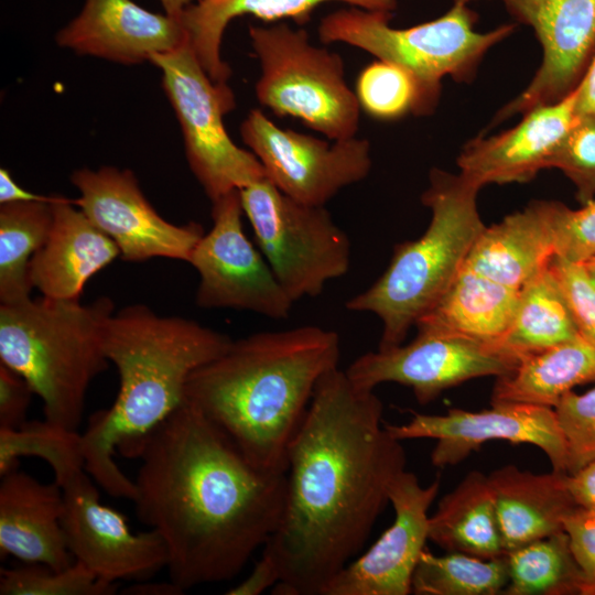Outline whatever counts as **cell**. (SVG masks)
Wrapping results in <instances>:
<instances>
[{
  "label": "cell",
  "mask_w": 595,
  "mask_h": 595,
  "mask_svg": "<svg viewBox=\"0 0 595 595\" xmlns=\"http://www.w3.org/2000/svg\"><path fill=\"white\" fill-rule=\"evenodd\" d=\"M382 412L375 390L338 367L318 381L289 447L283 516L262 550L281 575L272 594L320 595L361 551L407 465Z\"/></svg>",
  "instance_id": "obj_1"
},
{
  "label": "cell",
  "mask_w": 595,
  "mask_h": 595,
  "mask_svg": "<svg viewBox=\"0 0 595 595\" xmlns=\"http://www.w3.org/2000/svg\"><path fill=\"white\" fill-rule=\"evenodd\" d=\"M136 457V515L160 534L170 580L183 591L237 576L281 522L286 472L253 465L186 401Z\"/></svg>",
  "instance_id": "obj_2"
},
{
  "label": "cell",
  "mask_w": 595,
  "mask_h": 595,
  "mask_svg": "<svg viewBox=\"0 0 595 595\" xmlns=\"http://www.w3.org/2000/svg\"><path fill=\"white\" fill-rule=\"evenodd\" d=\"M339 358V335L321 326L253 333L194 370L185 401L253 465L286 472L289 447L314 390Z\"/></svg>",
  "instance_id": "obj_3"
},
{
  "label": "cell",
  "mask_w": 595,
  "mask_h": 595,
  "mask_svg": "<svg viewBox=\"0 0 595 595\" xmlns=\"http://www.w3.org/2000/svg\"><path fill=\"white\" fill-rule=\"evenodd\" d=\"M231 342L196 321L160 315L143 304L127 305L108 318L104 350L117 369L119 390L82 434L85 469L107 494L134 498V482L113 461L116 450L136 457L148 434L185 401L191 374Z\"/></svg>",
  "instance_id": "obj_4"
},
{
  "label": "cell",
  "mask_w": 595,
  "mask_h": 595,
  "mask_svg": "<svg viewBox=\"0 0 595 595\" xmlns=\"http://www.w3.org/2000/svg\"><path fill=\"white\" fill-rule=\"evenodd\" d=\"M115 304L29 298L0 305V363L20 374L43 401L45 420L77 431L87 390L108 367L104 331Z\"/></svg>",
  "instance_id": "obj_5"
},
{
  "label": "cell",
  "mask_w": 595,
  "mask_h": 595,
  "mask_svg": "<svg viewBox=\"0 0 595 595\" xmlns=\"http://www.w3.org/2000/svg\"><path fill=\"white\" fill-rule=\"evenodd\" d=\"M479 187L459 173L432 169L421 196L430 224L415 240L397 244L383 273L350 298L351 312L376 315L382 325L378 349L403 344L409 329L445 292L486 227L477 207Z\"/></svg>",
  "instance_id": "obj_6"
},
{
  "label": "cell",
  "mask_w": 595,
  "mask_h": 595,
  "mask_svg": "<svg viewBox=\"0 0 595 595\" xmlns=\"http://www.w3.org/2000/svg\"><path fill=\"white\" fill-rule=\"evenodd\" d=\"M391 18L357 7L339 9L322 19L318 35L324 43H345L407 69L419 86L420 116L435 110L445 77L473 82L485 55L517 26L506 23L478 32V15L464 0H453L443 15L410 28L391 26Z\"/></svg>",
  "instance_id": "obj_7"
},
{
  "label": "cell",
  "mask_w": 595,
  "mask_h": 595,
  "mask_svg": "<svg viewBox=\"0 0 595 595\" xmlns=\"http://www.w3.org/2000/svg\"><path fill=\"white\" fill-rule=\"evenodd\" d=\"M249 36L260 65L256 96L262 106L329 140L356 137L361 108L338 54L313 45L305 30L285 23L249 26Z\"/></svg>",
  "instance_id": "obj_8"
},
{
  "label": "cell",
  "mask_w": 595,
  "mask_h": 595,
  "mask_svg": "<svg viewBox=\"0 0 595 595\" xmlns=\"http://www.w3.org/2000/svg\"><path fill=\"white\" fill-rule=\"evenodd\" d=\"M239 192L258 248L294 303L348 272L351 241L325 205L295 201L267 178Z\"/></svg>",
  "instance_id": "obj_9"
},
{
  "label": "cell",
  "mask_w": 595,
  "mask_h": 595,
  "mask_svg": "<svg viewBox=\"0 0 595 595\" xmlns=\"http://www.w3.org/2000/svg\"><path fill=\"white\" fill-rule=\"evenodd\" d=\"M150 62L161 71L190 169L210 202L266 178L258 158L238 147L224 125V116L235 108L232 90L208 76L188 42Z\"/></svg>",
  "instance_id": "obj_10"
},
{
  "label": "cell",
  "mask_w": 595,
  "mask_h": 595,
  "mask_svg": "<svg viewBox=\"0 0 595 595\" xmlns=\"http://www.w3.org/2000/svg\"><path fill=\"white\" fill-rule=\"evenodd\" d=\"M47 463L62 489V526L75 561L112 583L145 581L166 567V549L155 530L132 533L120 512L100 502L80 442L64 445Z\"/></svg>",
  "instance_id": "obj_11"
},
{
  "label": "cell",
  "mask_w": 595,
  "mask_h": 595,
  "mask_svg": "<svg viewBox=\"0 0 595 595\" xmlns=\"http://www.w3.org/2000/svg\"><path fill=\"white\" fill-rule=\"evenodd\" d=\"M212 204L213 226L196 244L187 262L199 277L196 305L288 318L294 302L245 234L239 190Z\"/></svg>",
  "instance_id": "obj_12"
},
{
  "label": "cell",
  "mask_w": 595,
  "mask_h": 595,
  "mask_svg": "<svg viewBox=\"0 0 595 595\" xmlns=\"http://www.w3.org/2000/svg\"><path fill=\"white\" fill-rule=\"evenodd\" d=\"M240 134L262 164L266 178L304 204L324 206L343 188L365 180L371 170L368 140L326 141L284 129L259 109L245 118Z\"/></svg>",
  "instance_id": "obj_13"
},
{
  "label": "cell",
  "mask_w": 595,
  "mask_h": 595,
  "mask_svg": "<svg viewBox=\"0 0 595 595\" xmlns=\"http://www.w3.org/2000/svg\"><path fill=\"white\" fill-rule=\"evenodd\" d=\"M71 182L79 193L74 204L116 244L125 261L166 258L188 262L205 234L197 223L176 225L163 218L130 170L83 167L73 172Z\"/></svg>",
  "instance_id": "obj_14"
},
{
  "label": "cell",
  "mask_w": 595,
  "mask_h": 595,
  "mask_svg": "<svg viewBox=\"0 0 595 595\" xmlns=\"http://www.w3.org/2000/svg\"><path fill=\"white\" fill-rule=\"evenodd\" d=\"M483 411L450 409L443 414L413 413L402 424H386L399 441L431 439L433 466L444 468L463 462L489 441L531 444L549 458L552 469L566 473L567 450L553 408L496 402Z\"/></svg>",
  "instance_id": "obj_15"
},
{
  "label": "cell",
  "mask_w": 595,
  "mask_h": 595,
  "mask_svg": "<svg viewBox=\"0 0 595 595\" xmlns=\"http://www.w3.org/2000/svg\"><path fill=\"white\" fill-rule=\"evenodd\" d=\"M519 360L498 346L467 338L418 335L408 343L357 357L345 372L364 390L385 382L410 388L426 404L443 391L467 380L512 371Z\"/></svg>",
  "instance_id": "obj_16"
},
{
  "label": "cell",
  "mask_w": 595,
  "mask_h": 595,
  "mask_svg": "<svg viewBox=\"0 0 595 595\" xmlns=\"http://www.w3.org/2000/svg\"><path fill=\"white\" fill-rule=\"evenodd\" d=\"M497 1L518 23L533 30L542 62L528 86L497 111L490 126L562 100L578 86L595 53V0Z\"/></svg>",
  "instance_id": "obj_17"
},
{
  "label": "cell",
  "mask_w": 595,
  "mask_h": 595,
  "mask_svg": "<svg viewBox=\"0 0 595 595\" xmlns=\"http://www.w3.org/2000/svg\"><path fill=\"white\" fill-rule=\"evenodd\" d=\"M440 479L422 486L404 469L389 488L392 524L360 556L346 564L320 595H408L414 570L429 540V510Z\"/></svg>",
  "instance_id": "obj_18"
},
{
  "label": "cell",
  "mask_w": 595,
  "mask_h": 595,
  "mask_svg": "<svg viewBox=\"0 0 595 595\" xmlns=\"http://www.w3.org/2000/svg\"><path fill=\"white\" fill-rule=\"evenodd\" d=\"M577 87L562 100L534 107L515 127L478 136L459 152V174L479 188L488 184L524 183L551 160L576 118Z\"/></svg>",
  "instance_id": "obj_19"
},
{
  "label": "cell",
  "mask_w": 595,
  "mask_h": 595,
  "mask_svg": "<svg viewBox=\"0 0 595 595\" xmlns=\"http://www.w3.org/2000/svg\"><path fill=\"white\" fill-rule=\"evenodd\" d=\"M56 43L79 55L139 64L187 42L181 15L149 11L132 0H84Z\"/></svg>",
  "instance_id": "obj_20"
},
{
  "label": "cell",
  "mask_w": 595,
  "mask_h": 595,
  "mask_svg": "<svg viewBox=\"0 0 595 595\" xmlns=\"http://www.w3.org/2000/svg\"><path fill=\"white\" fill-rule=\"evenodd\" d=\"M63 494L60 485L41 483L18 467L1 475L0 551L25 563L55 570L71 566L62 526Z\"/></svg>",
  "instance_id": "obj_21"
},
{
  "label": "cell",
  "mask_w": 595,
  "mask_h": 595,
  "mask_svg": "<svg viewBox=\"0 0 595 595\" xmlns=\"http://www.w3.org/2000/svg\"><path fill=\"white\" fill-rule=\"evenodd\" d=\"M52 208L48 236L30 262V281L42 296L79 300L88 280L120 252L74 199L56 196Z\"/></svg>",
  "instance_id": "obj_22"
},
{
  "label": "cell",
  "mask_w": 595,
  "mask_h": 595,
  "mask_svg": "<svg viewBox=\"0 0 595 595\" xmlns=\"http://www.w3.org/2000/svg\"><path fill=\"white\" fill-rule=\"evenodd\" d=\"M566 474L506 465L488 475L505 553L564 531L565 519L577 508Z\"/></svg>",
  "instance_id": "obj_23"
},
{
  "label": "cell",
  "mask_w": 595,
  "mask_h": 595,
  "mask_svg": "<svg viewBox=\"0 0 595 595\" xmlns=\"http://www.w3.org/2000/svg\"><path fill=\"white\" fill-rule=\"evenodd\" d=\"M519 291L463 266L415 322L418 335L467 338L498 346L512 321Z\"/></svg>",
  "instance_id": "obj_24"
},
{
  "label": "cell",
  "mask_w": 595,
  "mask_h": 595,
  "mask_svg": "<svg viewBox=\"0 0 595 595\" xmlns=\"http://www.w3.org/2000/svg\"><path fill=\"white\" fill-rule=\"evenodd\" d=\"M554 256V242L542 201H533L522 210L485 227L464 266L520 290L544 271Z\"/></svg>",
  "instance_id": "obj_25"
},
{
  "label": "cell",
  "mask_w": 595,
  "mask_h": 595,
  "mask_svg": "<svg viewBox=\"0 0 595 595\" xmlns=\"http://www.w3.org/2000/svg\"><path fill=\"white\" fill-rule=\"evenodd\" d=\"M327 2H343L371 11L392 13L397 0H197L180 15L187 42L208 76L217 84H227L231 71L220 55V46L230 21L252 15L264 21L292 19L299 23Z\"/></svg>",
  "instance_id": "obj_26"
},
{
  "label": "cell",
  "mask_w": 595,
  "mask_h": 595,
  "mask_svg": "<svg viewBox=\"0 0 595 595\" xmlns=\"http://www.w3.org/2000/svg\"><path fill=\"white\" fill-rule=\"evenodd\" d=\"M429 540L446 552L505 555L487 475L472 470L441 498L429 518Z\"/></svg>",
  "instance_id": "obj_27"
},
{
  "label": "cell",
  "mask_w": 595,
  "mask_h": 595,
  "mask_svg": "<svg viewBox=\"0 0 595 595\" xmlns=\"http://www.w3.org/2000/svg\"><path fill=\"white\" fill-rule=\"evenodd\" d=\"M595 380V344L575 339L523 357L516 368L496 378L491 403L520 402L554 408L578 385Z\"/></svg>",
  "instance_id": "obj_28"
},
{
  "label": "cell",
  "mask_w": 595,
  "mask_h": 595,
  "mask_svg": "<svg viewBox=\"0 0 595 595\" xmlns=\"http://www.w3.org/2000/svg\"><path fill=\"white\" fill-rule=\"evenodd\" d=\"M578 336L566 301L548 267L520 289L512 321L498 347L520 361Z\"/></svg>",
  "instance_id": "obj_29"
},
{
  "label": "cell",
  "mask_w": 595,
  "mask_h": 595,
  "mask_svg": "<svg viewBox=\"0 0 595 595\" xmlns=\"http://www.w3.org/2000/svg\"><path fill=\"white\" fill-rule=\"evenodd\" d=\"M55 197L0 205L1 304L31 298L30 262L48 236Z\"/></svg>",
  "instance_id": "obj_30"
},
{
  "label": "cell",
  "mask_w": 595,
  "mask_h": 595,
  "mask_svg": "<svg viewBox=\"0 0 595 595\" xmlns=\"http://www.w3.org/2000/svg\"><path fill=\"white\" fill-rule=\"evenodd\" d=\"M504 595H589L587 581L561 531L505 553Z\"/></svg>",
  "instance_id": "obj_31"
},
{
  "label": "cell",
  "mask_w": 595,
  "mask_h": 595,
  "mask_svg": "<svg viewBox=\"0 0 595 595\" xmlns=\"http://www.w3.org/2000/svg\"><path fill=\"white\" fill-rule=\"evenodd\" d=\"M508 584L506 556L484 559L461 552L423 550L411 591L418 595H496Z\"/></svg>",
  "instance_id": "obj_32"
},
{
  "label": "cell",
  "mask_w": 595,
  "mask_h": 595,
  "mask_svg": "<svg viewBox=\"0 0 595 595\" xmlns=\"http://www.w3.org/2000/svg\"><path fill=\"white\" fill-rule=\"evenodd\" d=\"M356 97L360 108L379 120H394L407 113L420 116V90L403 67L382 60L367 65L359 74Z\"/></svg>",
  "instance_id": "obj_33"
},
{
  "label": "cell",
  "mask_w": 595,
  "mask_h": 595,
  "mask_svg": "<svg viewBox=\"0 0 595 595\" xmlns=\"http://www.w3.org/2000/svg\"><path fill=\"white\" fill-rule=\"evenodd\" d=\"M117 583L100 580L83 563L75 561L64 570L42 563L1 569V595H110Z\"/></svg>",
  "instance_id": "obj_34"
},
{
  "label": "cell",
  "mask_w": 595,
  "mask_h": 595,
  "mask_svg": "<svg viewBox=\"0 0 595 595\" xmlns=\"http://www.w3.org/2000/svg\"><path fill=\"white\" fill-rule=\"evenodd\" d=\"M542 205L556 257L576 263L595 257V198L578 209L556 201H542Z\"/></svg>",
  "instance_id": "obj_35"
},
{
  "label": "cell",
  "mask_w": 595,
  "mask_h": 595,
  "mask_svg": "<svg viewBox=\"0 0 595 595\" xmlns=\"http://www.w3.org/2000/svg\"><path fill=\"white\" fill-rule=\"evenodd\" d=\"M550 167L562 171L575 185L583 205L595 198V116L576 115L555 151Z\"/></svg>",
  "instance_id": "obj_36"
},
{
  "label": "cell",
  "mask_w": 595,
  "mask_h": 595,
  "mask_svg": "<svg viewBox=\"0 0 595 595\" xmlns=\"http://www.w3.org/2000/svg\"><path fill=\"white\" fill-rule=\"evenodd\" d=\"M553 409L566 443V473L573 474L595 461V387L569 391Z\"/></svg>",
  "instance_id": "obj_37"
},
{
  "label": "cell",
  "mask_w": 595,
  "mask_h": 595,
  "mask_svg": "<svg viewBox=\"0 0 595 595\" xmlns=\"http://www.w3.org/2000/svg\"><path fill=\"white\" fill-rule=\"evenodd\" d=\"M549 269L566 301L578 334L595 344V277L583 263L556 256Z\"/></svg>",
  "instance_id": "obj_38"
},
{
  "label": "cell",
  "mask_w": 595,
  "mask_h": 595,
  "mask_svg": "<svg viewBox=\"0 0 595 595\" xmlns=\"http://www.w3.org/2000/svg\"><path fill=\"white\" fill-rule=\"evenodd\" d=\"M574 558L595 595V512L575 508L564 521Z\"/></svg>",
  "instance_id": "obj_39"
},
{
  "label": "cell",
  "mask_w": 595,
  "mask_h": 595,
  "mask_svg": "<svg viewBox=\"0 0 595 595\" xmlns=\"http://www.w3.org/2000/svg\"><path fill=\"white\" fill-rule=\"evenodd\" d=\"M33 394L20 374L0 363V428L18 429L24 424Z\"/></svg>",
  "instance_id": "obj_40"
},
{
  "label": "cell",
  "mask_w": 595,
  "mask_h": 595,
  "mask_svg": "<svg viewBox=\"0 0 595 595\" xmlns=\"http://www.w3.org/2000/svg\"><path fill=\"white\" fill-rule=\"evenodd\" d=\"M281 580L279 567L273 558L262 551L251 573L240 583L229 588L228 595H258L274 587Z\"/></svg>",
  "instance_id": "obj_41"
},
{
  "label": "cell",
  "mask_w": 595,
  "mask_h": 595,
  "mask_svg": "<svg viewBox=\"0 0 595 595\" xmlns=\"http://www.w3.org/2000/svg\"><path fill=\"white\" fill-rule=\"evenodd\" d=\"M566 486L578 508L595 512V461L566 474Z\"/></svg>",
  "instance_id": "obj_42"
},
{
  "label": "cell",
  "mask_w": 595,
  "mask_h": 595,
  "mask_svg": "<svg viewBox=\"0 0 595 595\" xmlns=\"http://www.w3.org/2000/svg\"><path fill=\"white\" fill-rule=\"evenodd\" d=\"M52 197L22 188L7 169H0V205L15 202L50 201Z\"/></svg>",
  "instance_id": "obj_43"
},
{
  "label": "cell",
  "mask_w": 595,
  "mask_h": 595,
  "mask_svg": "<svg viewBox=\"0 0 595 595\" xmlns=\"http://www.w3.org/2000/svg\"><path fill=\"white\" fill-rule=\"evenodd\" d=\"M577 90L576 115L595 116V53Z\"/></svg>",
  "instance_id": "obj_44"
},
{
  "label": "cell",
  "mask_w": 595,
  "mask_h": 595,
  "mask_svg": "<svg viewBox=\"0 0 595 595\" xmlns=\"http://www.w3.org/2000/svg\"><path fill=\"white\" fill-rule=\"evenodd\" d=\"M183 593L184 591L171 580L163 583L137 581L121 592L126 595H180Z\"/></svg>",
  "instance_id": "obj_45"
},
{
  "label": "cell",
  "mask_w": 595,
  "mask_h": 595,
  "mask_svg": "<svg viewBox=\"0 0 595 595\" xmlns=\"http://www.w3.org/2000/svg\"><path fill=\"white\" fill-rule=\"evenodd\" d=\"M164 12L171 15H180L187 7L197 0H159Z\"/></svg>",
  "instance_id": "obj_46"
},
{
  "label": "cell",
  "mask_w": 595,
  "mask_h": 595,
  "mask_svg": "<svg viewBox=\"0 0 595 595\" xmlns=\"http://www.w3.org/2000/svg\"><path fill=\"white\" fill-rule=\"evenodd\" d=\"M587 270L595 277V257L591 258L586 262L583 263Z\"/></svg>",
  "instance_id": "obj_47"
}]
</instances>
